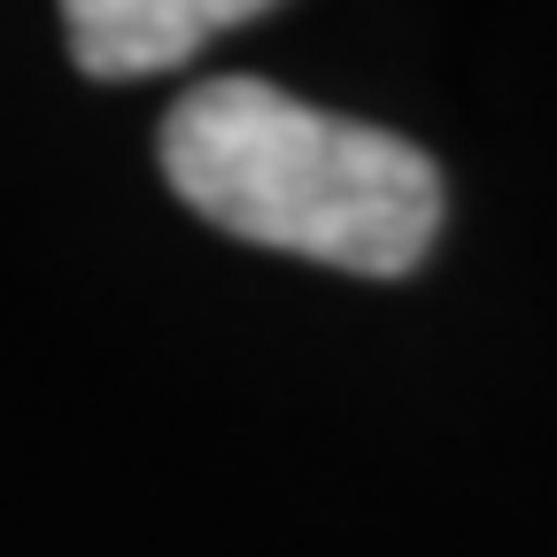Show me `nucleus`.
I'll list each match as a JSON object with an SVG mask.
<instances>
[{
    "mask_svg": "<svg viewBox=\"0 0 557 557\" xmlns=\"http://www.w3.org/2000/svg\"><path fill=\"white\" fill-rule=\"evenodd\" d=\"M163 178L218 233L357 278H403L442 240V171L426 148L263 78L194 86L163 116Z\"/></svg>",
    "mask_w": 557,
    "mask_h": 557,
    "instance_id": "obj_1",
    "label": "nucleus"
},
{
    "mask_svg": "<svg viewBox=\"0 0 557 557\" xmlns=\"http://www.w3.org/2000/svg\"><path fill=\"white\" fill-rule=\"evenodd\" d=\"M256 16L263 0H70L62 32L86 78H156Z\"/></svg>",
    "mask_w": 557,
    "mask_h": 557,
    "instance_id": "obj_2",
    "label": "nucleus"
}]
</instances>
